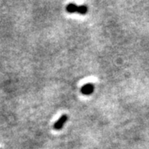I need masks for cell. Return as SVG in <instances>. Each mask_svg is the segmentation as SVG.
Returning a JSON list of instances; mask_svg holds the SVG:
<instances>
[{"instance_id": "cell-1", "label": "cell", "mask_w": 149, "mask_h": 149, "mask_svg": "<svg viewBox=\"0 0 149 149\" xmlns=\"http://www.w3.org/2000/svg\"><path fill=\"white\" fill-rule=\"evenodd\" d=\"M67 118H68V116H67V115H65V114L62 115L56 122L55 123V124H54V128H55L56 130H60V129H61L62 127H63V125H64L65 123L67 121Z\"/></svg>"}, {"instance_id": "cell-2", "label": "cell", "mask_w": 149, "mask_h": 149, "mask_svg": "<svg viewBox=\"0 0 149 149\" xmlns=\"http://www.w3.org/2000/svg\"><path fill=\"white\" fill-rule=\"evenodd\" d=\"M94 90H95V85L92 84H86V85H83V87L81 88V93L83 95H89L94 92Z\"/></svg>"}, {"instance_id": "cell-3", "label": "cell", "mask_w": 149, "mask_h": 149, "mask_svg": "<svg viewBox=\"0 0 149 149\" xmlns=\"http://www.w3.org/2000/svg\"><path fill=\"white\" fill-rule=\"evenodd\" d=\"M66 10L68 13H74V12H77L78 10V6L75 5L74 3H70L69 5H67L66 7Z\"/></svg>"}, {"instance_id": "cell-4", "label": "cell", "mask_w": 149, "mask_h": 149, "mask_svg": "<svg viewBox=\"0 0 149 149\" xmlns=\"http://www.w3.org/2000/svg\"><path fill=\"white\" fill-rule=\"evenodd\" d=\"M88 11V8L87 6L82 5V6H78V10L77 13H79L80 14H85Z\"/></svg>"}]
</instances>
